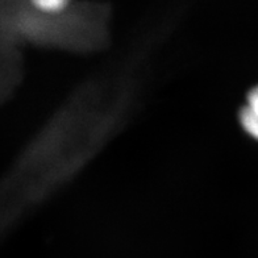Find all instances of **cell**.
<instances>
[{
    "label": "cell",
    "mask_w": 258,
    "mask_h": 258,
    "mask_svg": "<svg viewBox=\"0 0 258 258\" xmlns=\"http://www.w3.org/2000/svg\"><path fill=\"white\" fill-rule=\"evenodd\" d=\"M28 3L33 10L41 14H59L68 10L70 0H28Z\"/></svg>",
    "instance_id": "cell-2"
},
{
    "label": "cell",
    "mask_w": 258,
    "mask_h": 258,
    "mask_svg": "<svg viewBox=\"0 0 258 258\" xmlns=\"http://www.w3.org/2000/svg\"><path fill=\"white\" fill-rule=\"evenodd\" d=\"M240 122L245 132L258 140V87L251 90L246 103L241 108Z\"/></svg>",
    "instance_id": "cell-1"
}]
</instances>
